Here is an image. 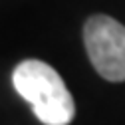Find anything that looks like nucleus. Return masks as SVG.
I'll return each mask as SVG.
<instances>
[{"instance_id": "1", "label": "nucleus", "mask_w": 125, "mask_h": 125, "mask_svg": "<svg viewBox=\"0 0 125 125\" xmlns=\"http://www.w3.org/2000/svg\"><path fill=\"white\" fill-rule=\"evenodd\" d=\"M18 95L32 105L44 125H70L75 115L73 97L62 75L40 60H24L12 73Z\"/></svg>"}, {"instance_id": "2", "label": "nucleus", "mask_w": 125, "mask_h": 125, "mask_svg": "<svg viewBox=\"0 0 125 125\" xmlns=\"http://www.w3.org/2000/svg\"><path fill=\"white\" fill-rule=\"evenodd\" d=\"M83 44L91 66L107 82H125V26L95 14L83 26Z\"/></svg>"}]
</instances>
